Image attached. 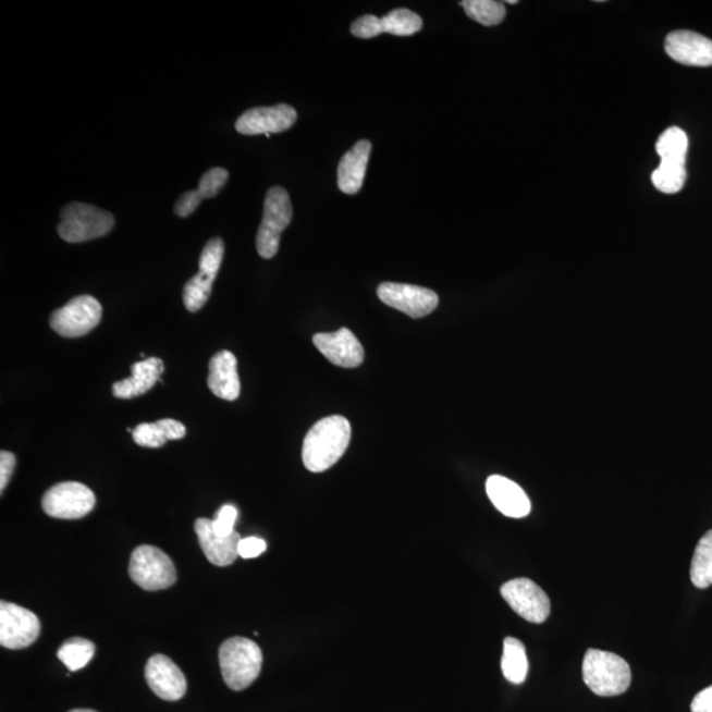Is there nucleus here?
Segmentation results:
<instances>
[{
    "instance_id": "1",
    "label": "nucleus",
    "mask_w": 712,
    "mask_h": 712,
    "mask_svg": "<svg viewBox=\"0 0 712 712\" xmlns=\"http://www.w3.org/2000/svg\"><path fill=\"white\" fill-rule=\"evenodd\" d=\"M352 440V425L342 416L324 417L318 421L303 445V461L311 472H323L333 467L346 453Z\"/></svg>"
},
{
    "instance_id": "2",
    "label": "nucleus",
    "mask_w": 712,
    "mask_h": 712,
    "mask_svg": "<svg viewBox=\"0 0 712 712\" xmlns=\"http://www.w3.org/2000/svg\"><path fill=\"white\" fill-rule=\"evenodd\" d=\"M584 680L599 697H616L628 690L633 673L628 662L611 652L589 649L584 659Z\"/></svg>"
},
{
    "instance_id": "3",
    "label": "nucleus",
    "mask_w": 712,
    "mask_h": 712,
    "mask_svg": "<svg viewBox=\"0 0 712 712\" xmlns=\"http://www.w3.org/2000/svg\"><path fill=\"white\" fill-rule=\"evenodd\" d=\"M261 664V649L245 637H233L220 648L222 677L231 690L241 691L251 686L259 677Z\"/></svg>"
},
{
    "instance_id": "4",
    "label": "nucleus",
    "mask_w": 712,
    "mask_h": 712,
    "mask_svg": "<svg viewBox=\"0 0 712 712\" xmlns=\"http://www.w3.org/2000/svg\"><path fill=\"white\" fill-rule=\"evenodd\" d=\"M114 224L111 212L94 205L73 202L61 210L58 233L67 243H84L108 235Z\"/></svg>"
},
{
    "instance_id": "5",
    "label": "nucleus",
    "mask_w": 712,
    "mask_h": 712,
    "mask_svg": "<svg viewBox=\"0 0 712 712\" xmlns=\"http://www.w3.org/2000/svg\"><path fill=\"white\" fill-rule=\"evenodd\" d=\"M293 209L289 192L273 186L267 193L263 221L256 235V249L263 259H272L278 254L280 237L292 222Z\"/></svg>"
},
{
    "instance_id": "6",
    "label": "nucleus",
    "mask_w": 712,
    "mask_h": 712,
    "mask_svg": "<svg viewBox=\"0 0 712 712\" xmlns=\"http://www.w3.org/2000/svg\"><path fill=\"white\" fill-rule=\"evenodd\" d=\"M130 577L143 590L170 589L176 584V567L170 555L151 545L137 547L130 560Z\"/></svg>"
},
{
    "instance_id": "7",
    "label": "nucleus",
    "mask_w": 712,
    "mask_h": 712,
    "mask_svg": "<svg viewBox=\"0 0 712 712\" xmlns=\"http://www.w3.org/2000/svg\"><path fill=\"white\" fill-rule=\"evenodd\" d=\"M102 318V305L89 295L74 297L51 316L52 330L64 339H78L89 334Z\"/></svg>"
},
{
    "instance_id": "8",
    "label": "nucleus",
    "mask_w": 712,
    "mask_h": 712,
    "mask_svg": "<svg viewBox=\"0 0 712 712\" xmlns=\"http://www.w3.org/2000/svg\"><path fill=\"white\" fill-rule=\"evenodd\" d=\"M48 516L62 520H77L89 515L96 505V495L83 483L62 482L46 492L41 501Z\"/></svg>"
},
{
    "instance_id": "9",
    "label": "nucleus",
    "mask_w": 712,
    "mask_h": 712,
    "mask_svg": "<svg viewBox=\"0 0 712 712\" xmlns=\"http://www.w3.org/2000/svg\"><path fill=\"white\" fill-rule=\"evenodd\" d=\"M223 255L224 243L221 237H212L206 243L199 258V272L184 286V305L192 314H196L208 303L212 284L222 266Z\"/></svg>"
},
{
    "instance_id": "10",
    "label": "nucleus",
    "mask_w": 712,
    "mask_h": 712,
    "mask_svg": "<svg viewBox=\"0 0 712 712\" xmlns=\"http://www.w3.org/2000/svg\"><path fill=\"white\" fill-rule=\"evenodd\" d=\"M501 592L510 607L527 622L541 624L551 615V601L533 580L512 579L502 586Z\"/></svg>"
},
{
    "instance_id": "11",
    "label": "nucleus",
    "mask_w": 712,
    "mask_h": 712,
    "mask_svg": "<svg viewBox=\"0 0 712 712\" xmlns=\"http://www.w3.org/2000/svg\"><path fill=\"white\" fill-rule=\"evenodd\" d=\"M40 635V622L33 611L21 605L0 603V645L19 651L33 646Z\"/></svg>"
},
{
    "instance_id": "12",
    "label": "nucleus",
    "mask_w": 712,
    "mask_h": 712,
    "mask_svg": "<svg viewBox=\"0 0 712 712\" xmlns=\"http://www.w3.org/2000/svg\"><path fill=\"white\" fill-rule=\"evenodd\" d=\"M378 296L385 305L403 311L412 318L427 317L439 306L437 293L422 286L383 283L379 285Z\"/></svg>"
},
{
    "instance_id": "13",
    "label": "nucleus",
    "mask_w": 712,
    "mask_h": 712,
    "mask_svg": "<svg viewBox=\"0 0 712 712\" xmlns=\"http://www.w3.org/2000/svg\"><path fill=\"white\" fill-rule=\"evenodd\" d=\"M422 19L416 12L407 9H398L390 12L382 19L373 15H365L355 21L352 26V34L359 39H372L380 34L395 36H412L420 33Z\"/></svg>"
},
{
    "instance_id": "14",
    "label": "nucleus",
    "mask_w": 712,
    "mask_h": 712,
    "mask_svg": "<svg viewBox=\"0 0 712 712\" xmlns=\"http://www.w3.org/2000/svg\"><path fill=\"white\" fill-rule=\"evenodd\" d=\"M297 121V112L290 105L280 103L271 108L247 110L235 123L242 135H271L284 133Z\"/></svg>"
},
{
    "instance_id": "15",
    "label": "nucleus",
    "mask_w": 712,
    "mask_h": 712,
    "mask_svg": "<svg viewBox=\"0 0 712 712\" xmlns=\"http://www.w3.org/2000/svg\"><path fill=\"white\" fill-rule=\"evenodd\" d=\"M146 680L151 690L164 701H179L186 692V678L174 662L164 654H155L146 666Z\"/></svg>"
},
{
    "instance_id": "16",
    "label": "nucleus",
    "mask_w": 712,
    "mask_h": 712,
    "mask_svg": "<svg viewBox=\"0 0 712 712\" xmlns=\"http://www.w3.org/2000/svg\"><path fill=\"white\" fill-rule=\"evenodd\" d=\"M314 342L324 358L335 366L355 368L364 364V346L346 328H342L335 333L316 334Z\"/></svg>"
},
{
    "instance_id": "17",
    "label": "nucleus",
    "mask_w": 712,
    "mask_h": 712,
    "mask_svg": "<svg viewBox=\"0 0 712 712\" xmlns=\"http://www.w3.org/2000/svg\"><path fill=\"white\" fill-rule=\"evenodd\" d=\"M665 51L679 64L689 66L712 65V41L692 30H676L666 37Z\"/></svg>"
},
{
    "instance_id": "18",
    "label": "nucleus",
    "mask_w": 712,
    "mask_h": 712,
    "mask_svg": "<svg viewBox=\"0 0 712 712\" xmlns=\"http://www.w3.org/2000/svg\"><path fill=\"white\" fill-rule=\"evenodd\" d=\"M195 530L198 536L199 547H201L206 558L212 565L224 567L233 564L237 555L241 535L236 532L229 536L218 535L209 518H198L195 524Z\"/></svg>"
},
{
    "instance_id": "19",
    "label": "nucleus",
    "mask_w": 712,
    "mask_h": 712,
    "mask_svg": "<svg viewBox=\"0 0 712 712\" xmlns=\"http://www.w3.org/2000/svg\"><path fill=\"white\" fill-rule=\"evenodd\" d=\"M486 491L492 504L505 516L526 517L532 508L526 491L501 475H492L487 479Z\"/></svg>"
},
{
    "instance_id": "20",
    "label": "nucleus",
    "mask_w": 712,
    "mask_h": 712,
    "mask_svg": "<svg viewBox=\"0 0 712 712\" xmlns=\"http://www.w3.org/2000/svg\"><path fill=\"white\" fill-rule=\"evenodd\" d=\"M208 385L217 397L228 402H234L240 397L241 380L233 353L221 352L212 356L209 364Z\"/></svg>"
},
{
    "instance_id": "21",
    "label": "nucleus",
    "mask_w": 712,
    "mask_h": 712,
    "mask_svg": "<svg viewBox=\"0 0 712 712\" xmlns=\"http://www.w3.org/2000/svg\"><path fill=\"white\" fill-rule=\"evenodd\" d=\"M131 371L133 377L112 385V393L116 398H135L151 391L159 382L161 373L165 371L164 361L152 356L131 366Z\"/></svg>"
},
{
    "instance_id": "22",
    "label": "nucleus",
    "mask_w": 712,
    "mask_h": 712,
    "mask_svg": "<svg viewBox=\"0 0 712 712\" xmlns=\"http://www.w3.org/2000/svg\"><path fill=\"white\" fill-rule=\"evenodd\" d=\"M371 143L360 140L343 156L339 165V187L345 195H356L364 186Z\"/></svg>"
},
{
    "instance_id": "23",
    "label": "nucleus",
    "mask_w": 712,
    "mask_h": 712,
    "mask_svg": "<svg viewBox=\"0 0 712 712\" xmlns=\"http://www.w3.org/2000/svg\"><path fill=\"white\" fill-rule=\"evenodd\" d=\"M229 180V172L223 168H212L206 172L199 181L198 189L186 192L177 199L174 205V212L180 218H187L198 209L205 198H212L218 195L226 185Z\"/></svg>"
},
{
    "instance_id": "24",
    "label": "nucleus",
    "mask_w": 712,
    "mask_h": 712,
    "mask_svg": "<svg viewBox=\"0 0 712 712\" xmlns=\"http://www.w3.org/2000/svg\"><path fill=\"white\" fill-rule=\"evenodd\" d=\"M185 435L184 425L172 418L137 425L133 432L137 445L151 449L164 446L167 441L181 440Z\"/></svg>"
},
{
    "instance_id": "25",
    "label": "nucleus",
    "mask_w": 712,
    "mask_h": 712,
    "mask_svg": "<svg viewBox=\"0 0 712 712\" xmlns=\"http://www.w3.org/2000/svg\"><path fill=\"white\" fill-rule=\"evenodd\" d=\"M528 658L526 647L515 637H507L504 640L502 658V671L505 679L511 684L520 685L528 676Z\"/></svg>"
},
{
    "instance_id": "26",
    "label": "nucleus",
    "mask_w": 712,
    "mask_h": 712,
    "mask_svg": "<svg viewBox=\"0 0 712 712\" xmlns=\"http://www.w3.org/2000/svg\"><path fill=\"white\" fill-rule=\"evenodd\" d=\"M690 577L698 589H708L712 585V529L698 542L691 561Z\"/></svg>"
},
{
    "instance_id": "27",
    "label": "nucleus",
    "mask_w": 712,
    "mask_h": 712,
    "mask_svg": "<svg viewBox=\"0 0 712 712\" xmlns=\"http://www.w3.org/2000/svg\"><path fill=\"white\" fill-rule=\"evenodd\" d=\"M96 653V646L90 640L83 639V637H74L67 640L59 649L58 658L62 661L69 671L77 672L83 670Z\"/></svg>"
},
{
    "instance_id": "28",
    "label": "nucleus",
    "mask_w": 712,
    "mask_h": 712,
    "mask_svg": "<svg viewBox=\"0 0 712 712\" xmlns=\"http://www.w3.org/2000/svg\"><path fill=\"white\" fill-rule=\"evenodd\" d=\"M687 148H689V139L684 130L679 127H671L662 133L659 137L655 151H658L661 160L686 162Z\"/></svg>"
},
{
    "instance_id": "29",
    "label": "nucleus",
    "mask_w": 712,
    "mask_h": 712,
    "mask_svg": "<svg viewBox=\"0 0 712 712\" xmlns=\"http://www.w3.org/2000/svg\"><path fill=\"white\" fill-rule=\"evenodd\" d=\"M687 174L685 164L680 162L661 161L658 170L652 173V183L665 195H676L685 185Z\"/></svg>"
},
{
    "instance_id": "30",
    "label": "nucleus",
    "mask_w": 712,
    "mask_h": 712,
    "mask_svg": "<svg viewBox=\"0 0 712 712\" xmlns=\"http://www.w3.org/2000/svg\"><path fill=\"white\" fill-rule=\"evenodd\" d=\"M461 4L468 17L486 27L498 26L507 14L504 3L495 2V0H465Z\"/></svg>"
},
{
    "instance_id": "31",
    "label": "nucleus",
    "mask_w": 712,
    "mask_h": 712,
    "mask_svg": "<svg viewBox=\"0 0 712 712\" xmlns=\"http://www.w3.org/2000/svg\"><path fill=\"white\" fill-rule=\"evenodd\" d=\"M217 517L212 520V526L218 535L229 536L234 533V526L237 518V510L234 505L226 504L217 512Z\"/></svg>"
},
{
    "instance_id": "32",
    "label": "nucleus",
    "mask_w": 712,
    "mask_h": 712,
    "mask_svg": "<svg viewBox=\"0 0 712 712\" xmlns=\"http://www.w3.org/2000/svg\"><path fill=\"white\" fill-rule=\"evenodd\" d=\"M267 549V543L265 540L259 539V537H246L240 542L237 547V553H240L242 558L249 560L259 557L260 554H263Z\"/></svg>"
},
{
    "instance_id": "33",
    "label": "nucleus",
    "mask_w": 712,
    "mask_h": 712,
    "mask_svg": "<svg viewBox=\"0 0 712 712\" xmlns=\"http://www.w3.org/2000/svg\"><path fill=\"white\" fill-rule=\"evenodd\" d=\"M16 465V457L10 452L0 453V491L8 487Z\"/></svg>"
},
{
    "instance_id": "34",
    "label": "nucleus",
    "mask_w": 712,
    "mask_h": 712,
    "mask_svg": "<svg viewBox=\"0 0 712 712\" xmlns=\"http://www.w3.org/2000/svg\"><path fill=\"white\" fill-rule=\"evenodd\" d=\"M692 712H712V686L698 692L691 702Z\"/></svg>"
},
{
    "instance_id": "35",
    "label": "nucleus",
    "mask_w": 712,
    "mask_h": 712,
    "mask_svg": "<svg viewBox=\"0 0 712 712\" xmlns=\"http://www.w3.org/2000/svg\"><path fill=\"white\" fill-rule=\"evenodd\" d=\"M71 712H96V711H93V710H81V709H78V710H72Z\"/></svg>"
},
{
    "instance_id": "36",
    "label": "nucleus",
    "mask_w": 712,
    "mask_h": 712,
    "mask_svg": "<svg viewBox=\"0 0 712 712\" xmlns=\"http://www.w3.org/2000/svg\"><path fill=\"white\" fill-rule=\"evenodd\" d=\"M507 3H510V4H516V3H517V0H510V2H507Z\"/></svg>"
}]
</instances>
